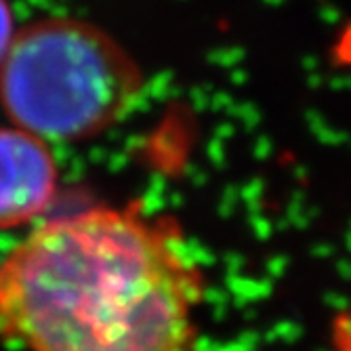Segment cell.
Masks as SVG:
<instances>
[{
	"label": "cell",
	"instance_id": "cell-1",
	"mask_svg": "<svg viewBox=\"0 0 351 351\" xmlns=\"http://www.w3.org/2000/svg\"><path fill=\"white\" fill-rule=\"evenodd\" d=\"M204 289L175 219L88 206L0 261V337L23 351H198Z\"/></svg>",
	"mask_w": 351,
	"mask_h": 351
},
{
	"label": "cell",
	"instance_id": "cell-5",
	"mask_svg": "<svg viewBox=\"0 0 351 351\" xmlns=\"http://www.w3.org/2000/svg\"><path fill=\"white\" fill-rule=\"evenodd\" d=\"M15 34L17 32L13 27V13L7 5V0H0V63H3Z\"/></svg>",
	"mask_w": 351,
	"mask_h": 351
},
{
	"label": "cell",
	"instance_id": "cell-2",
	"mask_svg": "<svg viewBox=\"0 0 351 351\" xmlns=\"http://www.w3.org/2000/svg\"><path fill=\"white\" fill-rule=\"evenodd\" d=\"M137 61L108 32L53 17L19 29L0 63V104L17 129L45 141L99 135L141 97Z\"/></svg>",
	"mask_w": 351,
	"mask_h": 351
},
{
	"label": "cell",
	"instance_id": "cell-3",
	"mask_svg": "<svg viewBox=\"0 0 351 351\" xmlns=\"http://www.w3.org/2000/svg\"><path fill=\"white\" fill-rule=\"evenodd\" d=\"M57 160L47 141L23 129H0V230L27 226L57 196Z\"/></svg>",
	"mask_w": 351,
	"mask_h": 351
},
{
	"label": "cell",
	"instance_id": "cell-4",
	"mask_svg": "<svg viewBox=\"0 0 351 351\" xmlns=\"http://www.w3.org/2000/svg\"><path fill=\"white\" fill-rule=\"evenodd\" d=\"M330 345L332 351H351V305L335 315L330 328Z\"/></svg>",
	"mask_w": 351,
	"mask_h": 351
}]
</instances>
